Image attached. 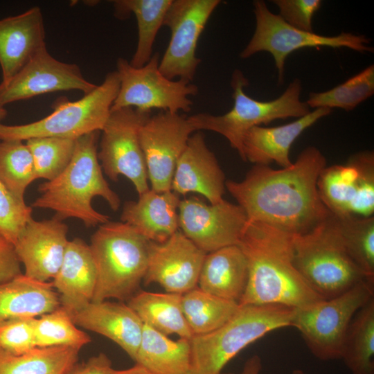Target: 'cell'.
<instances>
[{
	"instance_id": "19",
	"label": "cell",
	"mask_w": 374,
	"mask_h": 374,
	"mask_svg": "<svg viewBox=\"0 0 374 374\" xmlns=\"http://www.w3.org/2000/svg\"><path fill=\"white\" fill-rule=\"evenodd\" d=\"M68 226L57 216L27 222L13 245L25 276L48 282L57 274L66 251Z\"/></svg>"
},
{
	"instance_id": "30",
	"label": "cell",
	"mask_w": 374,
	"mask_h": 374,
	"mask_svg": "<svg viewBox=\"0 0 374 374\" xmlns=\"http://www.w3.org/2000/svg\"><path fill=\"white\" fill-rule=\"evenodd\" d=\"M81 349L71 346L35 347L21 354L0 348V374H66Z\"/></svg>"
},
{
	"instance_id": "17",
	"label": "cell",
	"mask_w": 374,
	"mask_h": 374,
	"mask_svg": "<svg viewBox=\"0 0 374 374\" xmlns=\"http://www.w3.org/2000/svg\"><path fill=\"white\" fill-rule=\"evenodd\" d=\"M96 87L77 64L55 59L45 46L9 81L0 83V107L57 91L78 90L84 95Z\"/></svg>"
},
{
	"instance_id": "28",
	"label": "cell",
	"mask_w": 374,
	"mask_h": 374,
	"mask_svg": "<svg viewBox=\"0 0 374 374\" xmlns=\"http://www.w3.org/2000/svg\"><path fill=\"white\" fill-rule=\"evenodd\" d=\"M134 362L154 374H190L193 371L190 339L173 341L143 324Z\"/></svg>"
},
{
	"instance_id": "31",
	"label": "cell",
	"mask_w": 374,
	"mask_h": 374,
	"mask_svg": "<svg viewBox=\"0 0 374 374\" xmlns=\"http://www.w3.org/2000/svg\"><path fill=\"white\" fill-rule=\"evenodd\" d=\"M172 0H118L114 1L115 15L125 19L133 13L138 26V42L130 64L135 68L146 64L152 56L157 33L163 24Z\"/></svg>"
},
{
	"instance_id": "41",
	"label": "cell",
	"mask_w": 374,
	"mask_h": 374,
	"mask_svg": "<svg viewBox=\"0 0 374 374\" xmlns=\"http://www.w3.org/2000/svg\"><path fill=\"white\" fill-rule=\"evenodd\" d=\"M280 17L287 24L301 30L313 32L312 17L321 6L320 0H274Z\"/></svg>"
},
{
	"instance_id": "11",
	"label": "cell",
	"mask_w": 374,
	"mask_h": 374,
	"mask_svg": "<svg viewBox=\"0 0 374 374\" xmlns=\"http://www.w3.org/2000/svg\"><path fill=\"white\" fill-rule=\"evenodd\" d=\"M158 53L143 66L135 68L125 58L116 62L120 87L111 111L132 107L151 112L153 109L172 114L191 110L190 96L198 93L197 85L179 79L170 80L159 69Z\"/></svg>"
},
{
	"instance_id": "48",
	"label": "cell",
	"mask_w": 374,
	"mask_h": 374,
	"mask_svg": "<svg viewBox=\"0 0 374 374\" xmlns=\"http://www.w3.org/2000/svg\"><path fill=\"white\" fill-rule=\"evenodd\" d=\"M190 374H196L193 371Z\"/></svg>"
},
{
	"instance_id": "23",
	"label": "cell",
	"mask_w": 374,
	"mask_h": 374,
	"mask_svg": "<svg viewBox=\"0 0 374 374\" xmlns=\"http://www.w3.org/2000/svg\"><path fill=\"white\" fill-rule=\"evenodd\" d=\"M96 280L89 244L79 238L69 241L61 266L51 283L59 294L60 305L71 316L92 301Z\"/></svg>"
},
{
	"instance_id": "29",
	"label": "cell",
	"mask_w": 374,
	"mask_h": 374,
	"mask_svg": "<svg viewBox=\"0 0 374 374\" xmlns=\"http://www.w3.org/2000/svg\"><path fill=\"white\" fill-rule=\"evenodd\" d=\"M181 296L141 291L128 300L127 305L144 325L166 336L175 334L190 339L193 334L182 311Z\"/></svg>"
},
{
	"instance_id": "2",
	"label": "cell",
	"mask_w": 374,
	"mask_h": 374,
	"mask_svg": "<svg viewBox=\"0 0 374 374\" xmlns=\"http://www.w3.org/2000/svg\"><path fill=\"white\" fill-rule=\"evenodd\" d=\"M292 237L267 224L247 221L238 243L249 270L240 305H281L301 308L323 300L293 264Z\"/></svg>"
},
{
	"instance_id": "18",
	"label": "cell",
	"mask_w": 374,
	"mask_h": 374,
	"mask_svg": "<svg viewBox=\"0 0 374 374\" xmlns=\"http://www.w3.org/2000/svg\"><path fill=\"white\" fill-rule=\"evenodd\" d=\"M206 255L179 231L163 242H150L145 284L158 283L166 292L182 295L197 287Z\"/></svg>"
},
{
	"instance_id": "13",
	"label": "cell",
	"mask_w": 374,
	"mask_h": 374,
	"mask_svg": "<svg viewBox=\"0 0 374 374\" xmlns=\"http://www.w3.org/2000/svg\"><path fill=\"white\" fill-rule=\"evenodd\" d=\"M317 188L323 204L333 215L373 216V152L361 151L344 164L326 166L319 175Z\"/></svg>"
},
{
	"instance_id": "9",
	"label": "cell",
	"mask_w": 374,
	"mask_h": 374,
	"mask_svg": "<svg viewBox=\"0 0 374 374\" xmlns=\"http://www.w3.org/2000/svg\"><path fill=\"white\" fill-rule=\"evenodd\" d=\"M374 297V280H365L334 298L294 308L292 326L320 360L340 359L342 344L355 313Z\"/></svg>"
},
{
	"instance_id": "22",
	"label": "cell",
	"mask_w": 374,
	"mask_h": 374,
	"mask_svg": "<svg viewBox=\"0 0 374 374\" xmlns=\"http://www.w3.org/2000/svg\"><path fill=\"white\" fill-rule=\"evenodd\" d=\"M71 318L76 326L111 339L135 360L143 323L127 304L106 300L91 302Z\"/></svg>"
},
{
	"instance_id": "36",
	"label": "cell",
	"mask_w": 374,
	"mask_h": 374,
	"mask_svg": "<svg viewBox=\"0 0 374 374\" xmlns=\"http://www.w3.org/2000/svg\"><path fill=\"white\" fill-rule=\"evenodd\" d=\"M373 93L374 65L371 64L330 90L310 92L306 103L310 108H340L351 111Z\"/></svg>"
},
{
	"instance_id": "26",
	"label": "cell",
	"mask_w": 374,
	"mask_h": 374,
	"mask_svg": "<svg viewBox=\"0 0 374 374\" xmlns=\"http://www.w3.org/2000/svg\"><path fill=\"white\" fill-rule=\"evenodd\" d=\"M248 277L245 255L238 244L230 245L206 253L197 287L208 294L239 303Z\"/></svg>"
},
{
	"instance_id": "4",
	"label": "cell",
	"mask_w": 374,
	"mask_h": 374,
	"mask_svg": "<svg viewBox=\"0 0 374 374\" xmlns=\"http://www.w3.org/2000/svg\"><path fill=\"white\" fill-rule=\"evenodd\" d=\"M150 241L123 222L99 225L89 247L97 280L91 302L129 300L145 275Z\"/></svg>"
},
{
	"instance_id": "38",
	"label": "cell",
	"mask_w": 374,
	"mask_h": 374,
	"mask_svg": "<svg viewBox=\"0 0 374 374\" xmlns=\"http://www.w3.org/2000/svg\"><path fill=\"white\" fill-rule=\"evenodd\" d=\"M76 140L57 137L27 140L26 144L33 157L37 179L51 181L60 175L73 157Z\"/></svg>"
},
{
	"instance_id": "45",
	"label": "cell",
	"mask_w": 374,
	"mask_h": 374,
	"mask_svg": "<svg viewBox=\"0 0 374 374\" xmlns=\"http://www.w3.org/2000/svg\"><path fill=\"white\" fill-rule=\"evenodd\" d=\"M108 374H154L144 366L135 363V364L128 368L117 370L112 368Z\"/></svg>"
},
{
	"instance_id": "46",
	"label": "cell",
	"mask_w": 374,
	"mask_h": 374,
	"mask_svg": "<svg viewBox=\"0 0 374 374\" xmlns=\"http://www.w3.org/2000/svg\"><path fill=\"white\" fill-rule=\"evenodd\" d=\"M8 114L7 110L4 107H0V121L3 120Z\"/></svg>"
},
{
	"instance_id": "8",
	"label": "cell",
	"mask_w": 374,
	"mask_h": 374,
	"mask_svg": "<svg viewBox=\"0 0 374 374\" xmlns=\"http://www.w3.org/2000/svg\"><path fill=\"white\" fill-rule=\"evenodd\" d=\"M119 87L116 71L109 72L100 85L80 99H57L53 111L39 121L14 125L0 122V141H26L38 137L76 140L89 133L100 132L109 116Z\"/></svg>"
},
{
	"instance_id": "44",
	"label": "cell",
	"mask_w": 374,
	"mask_h": 374,
	"mask_svg": "<svg viewBox=\"0 0 374 374\" xmlns=\"http://www.w3.org/2000/svg\"><path fill=\"white\" fill-rule=\"evenodd\" d=\"M262 370V360L258 355H253L244 363L242 371L238 373L221 374H260Z\"/></svg>"
},
{
	"instance_id": "32",
	"label": "cell",
	"mask_w": 374,
	"mask_h": 374,
	"mask_svg": "<svg viewBox=\"0 0 374 374\" xmlns=\"http://www.w3.org/2000/svg\"><path fill=\"white\" fill-rule=\"evenodd\" d=\"M340 359L352 374H374V297L352 319Z\"/></svg>"
},
{
	"instance_id": "34",
	"label": "cell",
	"mask_w": 374,
	"mask_h": 374,
	"mask_svg": "<svg viewBox=\"0 0 374 374\" xmlns=\"http://www.w3.org/2000/svg\"><path fill=\"white\" fill-rule=\"evenodd\" d=\"M332 216L348 254L374 280V216Z\"/></svg>"
},
{
	"instance_id": "39",
	"label": "cell",
	"mask_w": 374,
	"mask_h": 374,
	"mask_svg": "<svg viewBox=\"0 0 374 374\" xmlns=\"http://www.w3.org/2000/svg\"><path fill=\"white\" fill-rule=\"evenodd\" d=\"M32 213L31 206L15 197L0 182V235L2 237L14 245L32 218Z\"/></svg>"
},
{
	"instance_id": "27",
	"label": "cell",
	"mask_w": 374,
	"mask_h": 374,
	"mask_svg": "<svg viewBox=\"0 0 374 374\" xmlns=\"http://www.w3.org/2000/svg\"><path fill=\"white\" fill-rule=\"evenodd\" d=\"M60 306L51 282H41L24 274L0 283V322L40 317Z\"/></svg>"
},
{
	"instance_id": "14",
	"label": "cell",
	"mask_w": 374,
	"mask_h": 374,
	"mask_svg": "<svg viewBox=\"0 0 374 374\" xmlns=\"http://www.w3.org/2000/svg\"><path fill=\"white\" fill-rule=\"evenodd\" d=\"M220 0H172L163 25L170 30V39L159 64L167 78L192 82L201 60L195 52L199 38Z\"/></svg>"
},
{
	"instance_id": "42",
	"label": "cell",
	"mask_w": 374,
	"mask_h": 374,
	"mask_svg": "<svg viewBox=\"0 0 374 374\" xmlns=\"http://www.w3.org/2000/svg\"><path fill=\"white\" fill-rule=\"evenodd\" d=\"M22 274L14 246L0 235V283Z\"/></svg>"
},
{
	"instance_id": "20",
	"label": "cell",
	"mask_w": 374,
	"mask_h": 374,
	"mask_svg": "<svg viewBox=\"0 0 374 374\" xmlns=\"http://www.w3.org/2000/svg\"><path fill=\"white\" fill-rule=\"evenodd\" d=\"M225 182L224 174L208 148L204 135L199 132L191 134L177 161L171 190L179 195L199 193L215 204L224 199Z\"/></svg>"
},
{
	"instance_id": "37",
	"label": "cell",
	"mask_w": 374,
	"mask_h": 374,
	"mask_svg": "<svg viewBox=\"0 0 374 374\" xmlns=\"http://www.w3.org/2000/svg\"><path fill=\"white\" fill-rule=\"evenodd\" d=\"M35 346H71L81 349L91 341L90 336L77 328L70 314L62 307L35 318Z\"/></svg>"
},
{
	"instance_id": "5",
	"label": "cell",
	"mask_w": 374,
	"mask_h": 374,
	"mask_svg": "<svg viewBox=\"0 0 374 374\" xmlns=\"http://www.w3.org/2000/svg\"><path fill=\"white\" fill-rule=\"evenodd\" d=\"M294 312V308L281 305H240L219 328L190 339L193 371L196 374H221L226 364L248 345L273 330L292 326Z\"/></svg>"
},
{
	"instance_id": "10",
	"label": "cell",
	"mask_w": 374,
	"mask_h": 374,
	"mask_svg": "<svg viewBox=\"0 0 374 374\" xmlns=\"http://www.w3.org/2000/svg\"><path fill=\"white\" fill-rule=\"evenodd\" d=\"M256 28L240 56L246 59L260 51L271 53L278 71V81L283 83L285 61L293 51L303 48L346 47L359 52H373L370 39L365 35L341 33L325 36L299 30L285 22L279 15L271 12L262 0L253 1Z\"/></svg>"
},
{
	"instance_id": "12",
	"label": "cell",
	"mask_w": 374,
	"mask_h": 374,
	"mask_svg": "<svg viewBox=\"0 0 374 374\" xmlns=\"http://www.w3.org/2000/svg\"><path fill=\"white\" fill-rule=\"evenodd\" d=\"M150 114L132 107L111 111L101 130L98 152L106 175L113 181H117L120 175L125 176L139 195L150 189L139 131Z\"/></svg>"
},
{
	"instance_id": "47",
	"label": "cell",
	"mask_w": 374,
	"mask_h": 374,
	"mask_svg": "<svg viewBox=\"0 0 374 374\" xmlns=\"http://www.w3.org/2000/svg\"><path fill=\"white\" fill-rule=\"evenodd\" d=\"M291 374H306V373L301 369H295L292 371Z\"/></svg>"
},
{
	"instance_id": "15",
	"label": "cell",
	"mask_w": 374,
	"mask_h": 374,
	"mask_svg": "<svg viewBox=\"0 0 374 374\" xmlns=\"http://www.w3.org/2000/svg\"><path fill=\"white\" fill-rule=\"evenodd\" d=\"M195 131L188 117L179 113L161 111L143 124L139 139L152 190H171L177 161Z\"/></svg>"
},
{
	"instance_id": "1",
	"label": "cell",
	"mask_w": 374,
	"mask_h": 374,
	"mask_svg": "<svg viewBox=\"0 0 374 374\" xmlns=\"http://www.w3.org/2000/svg\"><path fill=\"white\" fill-rule=\"evenodd\" d=\"M326 166L322 152L308 146L290 166L274 169L254 165L242 180H226L225 188L244 210L248 222L300 235L330 214L317 188L319 175Z\"/></svg>"
},
{
	"instance_id": "7",
	"label": "cell",
	"mask_w": 374,
	"mask_h": 374,
	"mask_svg": "<svg viewBox=\"0 0 374 374\" xmlns=\"http://www.w3.org/2000/svg\"><path fill=\"white\" fill-rule=\"evenodd\" d=\"M248 85L243 73L235 70L231 81L234 100L232 109L220 116L199 113L188 117L196 131L209 130L225 137L243 161L242 142L251 128L277 119L299 118L310 112L306 102L300 100L302 85L299 79L294 80L282 95L270 101H259L247 96L244 88Z\"/></svg>"
},
{
	"instance_id": "33",
	"label": "cell",
	"mask_w": 374,
	"mask_h": 374,
	"mask_svg": "<svg viewBox=\"0 0 374 374\" xmlns=\"http://www.w3.org/2000/svg\"><path fill=\"white\" fill-rule=\"evenodd\" d=\"M239 303L208 294L198 287L181 296L182 311L193 336L210 333L235 313Z\"/></svg>"
},
{
	"instance_id": "24",
	"label": "cell",
	"mask_w": 374,
	"mask_h": 374,
	"mask_svg": "<svg viewBox=\"0 0 374 374\" xmlns=\"http://www.w3.org/2000/svg\"><path fill=\"white\" fill-rule=\"evenodd\" d=\"M331 112V109L321 107L285 125L251 128L242 142L244 161L254 165L269 166L275 162L282 168L290 166L292 163L290 150L294 141L307 128Z\"/></svg>"
},
{
	"instance_id": "3",
	"label": "cell",
	"mask_w": 374,
	"mask_h": 374,
	"mask_svg": "<svg viewBox=\"0 0 374 374\" xmlns=\"http://www.w3.org/2000/svg\"><path fill=\"white\" fill-rule=\"evenodd\" d=\"M100 131L76 140L73 157L64 171L55 179L39 184L40 195L31 207L51 209L61 220L73 217L87 226L107 222L109 217L96 211L92 199L103 198L112 210L119 208L121 199L105 180L98 158Z\"/></svg>"
},
{
	"instance_id": "43",
	"label": "cell",
	"mask_w": 374,
	"mask_h": 374,
	"mask_svg": "<svg viewBox=\"0 0 374 374\" xmlns=\"http://www.w3.org/2000/svg\"><path fill=\"white\" fill-rule=\"evenodd\" d=\"M112 362L105 353H99L86 362H78L66 374H108Z\"/></svg>"
},
{
	"instance_id": "35",
	"label": "cell",
	"mask_w": 374,
	"mask_h": 374,
	"mask_svg": "<svg viewBox=\"0 0 374 374\" xmlns=\"http://www.w3.org/2000/svg\"><path fill=\"white\" fill-rule=\"evenodd\" d=\"M37 179L32 154L21 141H0V182L24 201L27 187Z\"/></svg>"
},
{
	"instance_id": "25",
	"label": "cell",
	"mask_w": 374,
	"mask_h": 374,
	"mask_svg": "<svg viewBox=\"0 0 374 374\" xmlns=\"http://www.w3.org/2000/svg\"><path fill=\"white\" fill-rule=\"evenodd\" d=\"M139 195L137 201L124 204L121 221L150 242H165L178 231L179 195L172 190L152 189Z\"/></svg>"
},
{
	"instance_id": "40",
	"label": "cell",
	"mask_w": 374,
	"mask_h": 374,
	"mask_svg": "<svg viewBox=\"0 0 374 374\" xmlns=\"http://www.w3.org/2000/svg\"><path fill=\"white\" fill-rule=\"evenodd\" d=\"M35 320L33 317H24L0 322V348L13 354H21L36 347Z\"/></svg>"
},
{
	"instance_id": "21",
	"label": "cell",
	"mask_w": 374,
	"mask_h": 374,
	"mask_svg": "<svg viewBox=\"0 0 374 374\" xmlns=\"http://www.w3.org/2000/svg\"><path fill=\"white\" fill-rule=\"evenodd\" d=\"M45 46L44 17L39 7L1 19V83L9 81Z\"/></svg>"
},
{
	"instance_id": "6",
	"label": "cell",
	"mask_w": 374,
	"mask_h": 374,
	"mask_svg": "<svg viewBox=\"0 0 374 374\" xmlns=\"http://www.w3.org/2000/svg\"><path fill=\"white\" fill-rule=\"evenodd\" d=\"M292 261L301 276L322 299L371 280L345 249L331 215L310 232L292 237Z\"/></svg>"
},
{
	"instance_id": "16",
	"label": "cell",
	"mask_w": 374,
	"mask_h": 374,
	"mask_svg": "<svg viewBox=\"0 0 374 374\" xmlns=\"http://www.w3.org/2000/svg\"><path fill=\"white\" fill-rule=\"evenodd\" d=\"M178 219L181 232L206 253L238 244L247 224L244 210L225 199L210 205L195 197L180 200Z\"/></svg>"
}]
</instances>
